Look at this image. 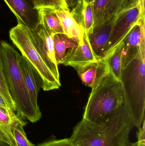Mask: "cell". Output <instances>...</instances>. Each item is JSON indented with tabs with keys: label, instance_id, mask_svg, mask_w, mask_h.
<instances>
[{
	"label": "cell",
	"instance_id": "6da1fadb",
	"mask_svg": "<svg viewBox=\"0 0 145 146\" xmlns=\"http://www.w3.org/2000/svg\"><path fill=\"white\" fill-rule=\"evenodd\" d=\"M134 127L122 105L102 124L83 118L75 127L69 139L74 146H136V143L129 139Z\"/></svg>",
	"mask_w": 145,
	"mask_h": 146
},
{
	"label": "cell",
	"instance_id": "7a4b0ae2",
	"mask_svg": "<svg viewBox=\"0 0 145 146\" xmlns=\"http://www.w3.org/2000/svg\"><path fill=\"white\" fill-rule=\"evenodd\" d=\"M0 54L7 85L18 116L36 123L41 118V111L33 106L19 65L20 55L5 41L0 43Z\"/></svg>",
	"mask_w": 145,
	"mask_h": 146
},
{
	"label": "cell",
	"instance_id": "3957f363",
	"mask_svg": "<svg viewBox=\"0 0 145 146\" xmlns=\"http://www.w3.org/2000/svg\"><path fill=\"white\" fill-rule=\"evenodd\" d=\"M145 45L137 56L122 69L121 82L123 105L135 127H140L145 121Z\"/></svg>",
	"mask_w": 145,
	"mask_h": 146
},
{
	"label": "cell",
	"instance_id": "277c9868",
	"mask_svg": "<svg viewBox=\"0 0 145 146\" xmlns=\"http://www.w3.org/2000/svg\"><path fill=\"white\" fill-rule=\"evenodd\" d=\"M123 102L121 82L109 71L99 84L92 88L83 118L93 123L102 124Z\"/></svg>",
	"mask_w": 145,
	"mask_h": 146
},
{
	"label": "cell",
	"instance_id": "5b68a950",
	"mask_svg": "<svg viewBox=\"0 0 145 146\" xmlns=\"http://www.w3.org/2000/svg\"><path fill=\"white\" fill-rule=\"evenodd\" d=\"M30 31L26 27L18 24L9 31V37L22 56L30 62L40 75L43 91L58 89L61 86L60 81L51 72L35 48Z\"/></svg>",
	"mask_w": 145,
	"mask_h": 146
},
{
	"label": "cell",
	"instance_id": "8992f818",
	"mask_svg": "<svg viewBox=\"0 0 145 146\" xmlns=\"http://www.w3.org/2000/svg\"><path fill=\"white\" fill-rule=\"evenodd\" d=\"M144 3L145 0H138L116 15L102 59L116 47L140 18L145 16Z\"/></svg>",
	"mask_w": 145,
	"mask_h": 146
},
{
	"label": "cell",
	"instance_id": "52a82bcc",
	"mask_svg": "<svg viewBox=\"0 0 145 146\" xmlns=\"http://www.w3.org/2000/svg\"><path fill=\"white\" fill-rule=\"evenodd\" d=\"M30 35L35 48L49 68L60 80L58 65L54 56L53 34L42 25L35 31L30 30Z\"/></svg>",
	"mask_w": 145,
	"mask_h": 146
},
{
	"label": "cell",
	"instance_id": "ba28073f",
	"mask_svg": "<svg viewBox=\"0 0 145 146\" xmlns=\"http://www.w3.org/2000/svg\"><path fill=\"white\" fill-rule=\"evenodd\" d=\"M145 44V16L142 17L132 27L123 40L122 53V69L126 67Z\"/></svg>",
	"mask_w": 145,
	"mask_h": 146
},
{
	"label": "cell",
	"instance_id": "9c48e42d",
	"mask_svg": "<svg viewBox=\"0 0 145 146\" xmlns=\"http://www.w3.org/2000/svg\"><path fill=\"white\" fill-rule=\"evenodd\" d=\"M3 1L15 15L18 24L22 25L31 31L37 29L40 25L38 10L34 8L33 4L29 2L30 0Z\"/></svg>",
	"mask_w": 145,
	"mask_h": 146
},
{
	"label": "cell",
	"instance_id": "30bf717a",
	"mask_svg": "<svg viewBox=\"0 0 145 146\" xmlns=\"http://www.w3.org/2000/svg\"><path fill=\"white\" fill-rule=\"evenodd\" d=\"M19 65L31 103L36 110L40 111L37 101L39 90L42 88L41 78L30 62L21 55L19 57Z\"/></svg>",
	"mask_w": 145,
	"mask_h": 146
},
{
	"label": "cell",
	"instance_id": "8fae6325",
	"mask_svg": "<svg viewBox=\"0 0 145 146\" xmlns=\"http://www.w3.org/2000/svg\"><path fill=\"white\" fill-rule=\"evenodd\" d=\"M76 71L83 84L92 88L98 86L110 71L104 59L87 64Z\"/></svg>",
	"mask_w": 145,
	"mask_h": 146
},
{
	"label": "cell",
	"instance_id": "7c38bea8",
	"mask_svg": "<svg viewBox=\"0 0 145 146\" xmlns=\"http://www.w3.org/2000/svg\"><path fill=\"white\" fill-rule=\"evenodd\" d=\"M116 15L93 27L87 34L93 51L100 59L103 58L105 48L110 39Z\"/></svg>",
	"mask_w": 145,
	"mask_h": 146
},
{
	"label": "cell",
	"instance_id": "4fadbf2b",
	"mask_svg": "<svg viewBox=\"0 0 145 146\" xmlns=\"http://www.w3.org/2000/svg\"><path fill=\"white\" fill-rule=\"evenodd\" d=\"M19 124L25 126L27 123L9 108L0 106V141L10 146H15L13 135L14 128Z\"/></svg>",
	"mask_w": 145,
	"mask_h": 146
},
{
	"label": "cell",
	"instance_id": "5bb4252c",
	"mask_svg": "<svg viewBox=\"0 0 145 146\" xmlns=\"http://www.w3.org/2000/svg\"><path fill=\"white\" fill-rule=\"evenodd\" d=\"M100 59H101L98 57L93 51L87 34L85 32L82 45L79 44L75 49L63 65L72 67L76 70L81 67L95 62Z\"/></svg>",
	"mask_w": 145,
	"mask_h": 146
},
{
	"label": "cell",
	"instance_id": "9a60e30c",
	"mask_svg": "<svg viewBox=\"0 0 145 146\" xmlns=\"http://www.w3.org/2000/svg\"><path fill=\"white\" fill-rule=\"evenodd\" d=\"M54 11L60 21L64 33L80 45H82L85 31L73 18L70 9H55Z\"/></svg>",
	"mask_w": 145,
	"mask_h": 146
},
{
	"label": "cell",
	"instance_id": "2e32d148",
	"mask_svg": "<svg viewBox=\"0 0 145 146\" xmlns=\"http://www.w3.org/2000/svg\"><path fill=\"white\" fill-rule=\"evenodd\" d=\"M54 56L58 65L64 64L67 58L79 45L64 33L53 35Z\"/></svg>",
	"mask_w": 145,
	"mask_h": 146
},
{
	"label": "cell",
	"instance_id": "e0dca14e",
	"mask_svg": "<svg viewBox=\"0 0 145 146\" xmlns=\"http://www.w3.org/2000/svg\"><path fill=\"white\" fill-rule=\"evenodd\" d=\"M71 13L76 21L87 34L91 31L94 21L93 2L87 3L84 0L79 2Z\"/></svg>",
	"mask_w": 145,
	"mask_h": 146
},
{
	"label": "cell",
	"instance_id": "ac0fdd59",
	"mask_svg": "<svg viewBox=\"0 0 145 146\" xmlns=\"http://www.w3.org/2000/svg\"><path fill=\"white\" fill-rule=\"evenodd\" d=\"M55 9L43 8L38 9L40 25L43 26L53 35L57 33H64L60 21L59 20Z\"/></svg>",
	"mask_w": 145,
	"mask_h": 146
},
{
	"label": "cell",
	"instance_id": "d6986e66",
	"mask_svg": "<svg viewBox=\"0 0 145 146\" xmlns=\"http://www.w3.org/2000/svg\"><path fill=\"white\" fill-rule=\"evenodd\" d=\"M128 32L122 38L116 47L104 58H103L106 61L110 72L117 80L120 81L122 72V53L123 46V40Z\"/></svg>",
	"mask_w": 145,
	"mask_h": 146
},
{
	"label": "cell",
	"instance_id": "ffe728a7",
	"mask_svg": "<svg viewBox=\"0 0 145 146\" xmlns=\"http://www.w3.org/2000/svg\"><path fill=\"white\" fill-rule=\"evenodd\" d=\"M0 94L4 99L7 104L14 111H16L15 105L12 99L7 85L0 54Z\"/></svg>",
	"mask_w": 145,
	"mask_h": 146
},
{
	"label": "cell",
	"instance_id": "44dd1931",
	"mask_svg": "<svg viewBox=\"0 0 145 146\" xmlns=\"http://www.w3.org/2000/svg\"><path fill=\"white\" fill-rule=\"evenodd\" d=\"M35 9L38 10L43 8H49L53 9H69L66 0H32Z\"/></svg>",
	"mask_w": 145,
	"mask_h": 146
},
{
	"label": "cell",
	"instance_id": "7402d4cb",
	"mask_svg": "<svg viewBox=\"0 0 145 146\" xmlns=\"http://www.w3.org/2000/svg\"><path fill=\"white\" fill-rule=\"evenodd\" d=\"M24 125L19 124L13 129L14 146H36L28 140L24 129Z\"/></svg>",
	"mask_w": 145,
	"mask_h": 146
},
{
	"label": "cell",
	"instance_id": "603a6c76",
	"mask_svg": "<svg viewBox=\"0 0 145 146\" xmlns=\"http://www.w3.org/2000/svg\"><path fill=\"white\" fill-rule=\"evenodd\" d=\"M112 0H94L93 2L94 13L93 27L97 25L108 5Z\"/></svg>",
	"mask_w": 145,
	"mask_h": 146
},
{
	"label": "cell",
	"instance_id": "cb8c5ba5",
	"mask_svg": "<svg viewBox=\"0 0 145 146\" xmlns=\"http://www.w3.org/2000/svg\"><path fill=\"white\" fill-rule=\"evenodd\" d=\"M37 146H74L69 139L52 140L41 144Z\"/></svg>",
	"mask_w": 145,
	"mask_h": 146
},
{
	"label": "cell",
	"instance_id": "d4e9b609",
	"mask_svg": "<svg viewBox=\"0 0 145 146\" xmlns=\"http://www.w3.org/2000/svg\"><path fill=\"white\" fill-rule=\"evenodd\" d=\"M138 129V131L137 133L138 141L136 142V146H145V121Z\"/></svg>",
	"mask_w": 145,
	"mask_h": 146
},
{
	"label": "cell",
	"instance_id": "484cf974",
	"mask_svg": "<svg viewBox=\"0 0 145 146\" xmlns=\"http://www.w3.org/2000/svg\"><path fill=\"white\" fill-rule=\"evenodd\" d=\"M83 0H66L68 7L70 8L72 10L73 9L75 6L77 5L79 2Z\"/></svg>",
	"mask_w": 145,
	"mask_h": 146
},
{
	"label": "cell",
	"instance_id": "4316f807",
	"mask_svg": "<svg viewBox=\"0 0 145 146\" xmlns=\"http://www.w3.org/2000/svg\"><path fill=\"white\" fill-rule=\"evenodd\" d=\"M0 106L1 107H5V108H9L5 100L3 98L2 95L0 94ZM11 109V108H10ZM12 110V109H11Z\"/></svg>",
	"mask_w": 145,
	"mask_h": 146
},
{
	"label": "cell",
	"instance_id": "83f0119b",
	"mask_svg": "<svg viewBox=\"0 0 145 146\" xmlns=\"http://www.w3.org/2000/svg\"><path fill=\"white\" fill-rule=\"evenodd\" d=\"M0 146H10L7 143L0 141Z\"/></svg>",
	"mask_w": 145,
	"mask_h": 146
},
{
	"label": "cell",
	"instance_id": "f1b7e54d",
	"mask_svg": "<svg viewBox=\"0 0 145 146\" xmlns=\"http://www.w3.org/2000/svg\"><path fill=\"white\" fill-rule=\"evenodd\" d=\"M94 0H84V1L86 2L87 3H90L93 2Z\"/></svg>",
	"mask_w": 145,
	"mask_h": 146
},
{
	"label": "cell",
	"instance_id": "f546056e",
	"mask_svg": "<svg viewBox=\"0 0 145 146\" xmlns=\"http://www.w3.org/2000/svg\"><path fill=\"white\" fill-rule=\"evenodd\" d=\"M30 1H31L32 2V0H30Z\"/></svg>",
	"mask_w": 145,
	"mask_h": 146
}]
</instances>
